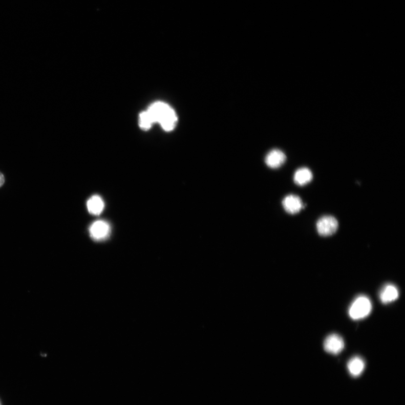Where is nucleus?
<instances>
[{"instance_id":"f03ea898","label":"nucleus","mask_w":405,"mask_h":405,"mask_svg":"<svg viewBox=\"0 0 405 405\" xmlns=\"http://www.w3.org/2000/svg\"><path fill=\"white\" fill-rule=\"evenodd\" d=\"M372 310V304L367 296H358L350 306L349 313L353 320H361L367 317Z\"/></svg>"},{"instance_id":"ddd939ff","label":"nucleus","mask_w":405,"mask_h":405,"mask_svg":"<svg viewBox=\"0 0 405 405\" xmlns=\"http://www.w3.org/2000/svg\"><path fill=\"white\" fill-rule=\"evenodd\" d=\"M5 178L4 175L0 172V188H1L5 184Z\"/></svg>"},{"instance_id":"39448f33","label":"nucleus","mask_w":405,"mask_h":405,"mask_svg":"<svg viewBox=\"0 0 405 405\" xmlns=\"http://www.w3.org/2000/svg\"><path fill=\"white\" fill-rule=\"evenodd\" d=\"M110 226L104 221H97L91 225L90 233L91 238L95 241L104 240L110 233Z\"/></svg>"},{"instance_id":"f8f14e48","label":"nucleus","mask_w":405,"mask_h":405,"mask_svg":"<svg viewBox=\"0 0 405 405\" xmlns=\"http://www.w3.org/2000/svg\"><path fill=\"white\" fill-rule=\"evenodd\" d=\"M153 124L151 118L147 111H145L140 114V126L142 129L147 130L150 129Z\"/></svg>"},{"instance_id":"0eeeda50","label":"nucleus","mask_w":405,"mask_h":405,"mask_svg":"<svg viewBox=\"0 0 405 405\" xmlns=\"http://www.w3.org/2000/svg\"><path fill=\"white\" fill-rule=\"evenodd\" d=\"M286 159V156L284 152L281 150H273L267 154L265 163L268 167L276 169L282 166Z\"/></svg>"},{"instance_id":"7ed1b4c3","label":"nucleus","mask_w":405,"mask_h":405,"mask_svg":"<svg viewBox=\"0 0 405 405\" xmlns=\"http://www.w3.org/2000/svg\"><path fill=\"white\" fill-rule=\"evenodd\" d=\"M317 231L321 236L327 237L332 236L337 231L338 222L334 217L324 216L316 223Z\"/></svg>"},{"instance_id":"20e7f679","label":"nucleus","mask_w":405,"mask_h":405,"mask_svg":"<svg viewBox=\"0 0 405 405\" xmlns=\"http://www.w3.org/2000/svg\"><path fill=\"white\" fill-rule=\"evenodd\" d=\"M325 351L333 355H338L344 350L345 342L340 335L330 334L325 339L324 343Z\"/></svg>"},{"instance_id":"6e6552de","label":"nucleus","mask_w":405,"mask_h":405,"mask_svg":"<svg viewBox=\"0 0 405 405\" xmlns=\"http://www.w3.org/2000/svg\"><path fill=\"white\" fill-rule=\"evenodd\" d=\"M399 296L398 290L395 285L389 284L382 288L379 298L382 303L387 304L396 301Z\"/></svg>"},{"instance_id":"f257e3e1","label":"nucleus","mask_w":405,"mask_h":405,"mask_svg":"<svg viewBox=\"0 0 405 405\" xmlns=\"http://www.w3.org/2000/svg\"><path fill=\"white\" fill-rule=\"evenodd\" d=\"M146 111L153 123L158 122L164 130L167 131L175 129L178 122V117L175 111L168 104L163 102H157Z\"/></svg>"},{"instance_id":"9d476101","label":"nucleus","mask_w":405,"mask_h":405,"mask_svg":"<svg viewBox=\"0 0 405 405\" xmlns=\"http://www.w3.org/2000/svg\"><path fill=\"white\" fill-rule=\"evenodd\" d=\"M313 178L311 170L304 167L296 170L294 175V181L296 185L304 186L309 184Z\"/></svg>"},{"instance_id":"9b49d317","label":"nucleus","mask_w":405,"mask_h":405,"mask_svg":"<svg viewBox=\"0 0 405 405\" xmlns=\"http://www.w3.org/2000/svg\"><path fill=\"white\" fill-rule=\"evenodd\" d=\"M89 212L94 215H99L104 208V203L99 196L91 197L87 203Z\"/></svg>"},{"instance_id":"423d86ee","label":"nucleus","mask_w":405,"mask_h":405,"mask_svg":"<svg viewBox=\"0 0 405 405\" xmlns=\"http://www.w3.org/2000/svg\"><path fill=\"white\" fill-rule=\"evenodd\" d=\"M283 207L290 215L298 214L305 208L301 199L297 196L289 195L283 199Z\"/></svg>"},{"instance_id":"1a4fd4ad","label":"nucleus","mask_w":405,"mask_h":405,"mask_svg":"<svg viewBox=\"0 0 405 405\" xmlns=\"http://www.w3.org/2000/svg\"><path fill=\"white\" fill-rule=\"evenodd\" d=\"M365 363L363 359L358 356L353 357L347 364L348 370L353 377H358L364 372Z\"/></svg>"}]
</instances>
